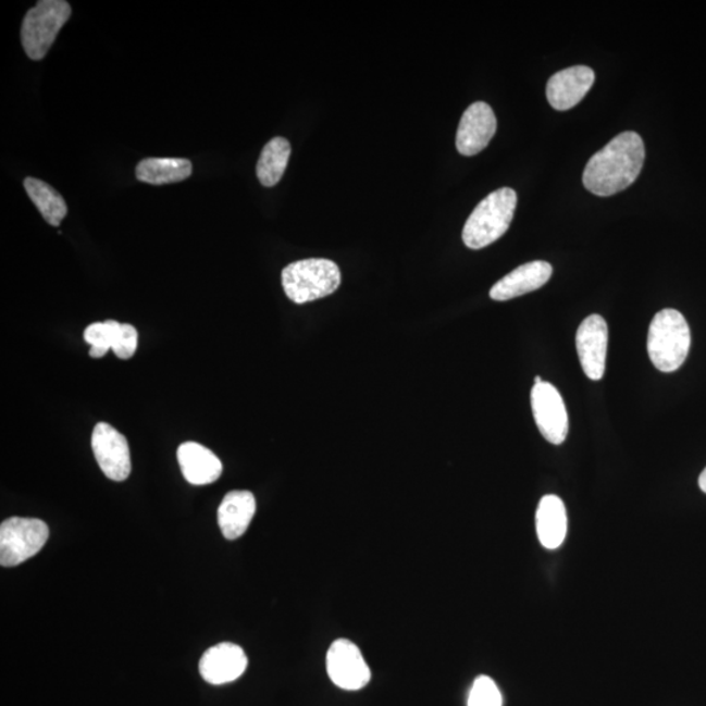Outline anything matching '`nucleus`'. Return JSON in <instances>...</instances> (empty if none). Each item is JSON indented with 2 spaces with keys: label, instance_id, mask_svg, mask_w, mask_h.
Segmentation results:
<instances>
[{
  "label": "nucleus",
  "instance_id": "3",
  "mask_svg": "<svg viewBox=\"0 0 706 706\" xmlns=\"http://www.w3.org/2000/svg\"><path fill=\"white\" fill-rule=\"evenodd\" d=\"M517 206V194L510 187H503L472 211L462 232L463 243L472 250L487 248L509 230Z\"/></svg>",
  "mask_w": 706,
  "mask_h": 706
},
{
  "label": "nucleus",
  "instance_id": "9",
  "mask_svg": "<svg viewBox=\"0 0 706 706\" xmlns=\"http://www.w3.org/2000/svg\"><path fill=\"white\" fill-rule=\"evenodd\" d=\"M92 450L103 474L123 482L132 474V456L125 436L108 423H99L92 433Z\"/></svg>",
  "mask_w": 706,
  "mask_h": 706
},
{
  "label": "nucleus",
  "instance_id": "11",
  "mask_svg": "<svg viewBox=\"0 0 706 706\" xmlns=\"http://www.w3.org/2000/svg\"><path fill=\"white\" fill-rule=\"evenodd\" d=\"M497 128L494 110L488 103L479 101L472 103L462 115L459 123L456 146L463 157H475L490 145Z\"/></svg>",
  "mask_w": 706,
  "mask_h": 706
},
{
  "label": "nucleus",
  "instance_id": "5",
  "mask_svg": "<svg viewBox=\"0 0 706 706\" xmlns=\"http://www.w3.org/2000/svg\"><path fill=\"white\" fill-rule=\"evenodd\" d=\"M71 12V5L64 0H41L27 12L22 25V44L32 61H41L49 53Z\"/></svg>",
  "mask_w": 706,
  "mask_h": 706
},
{
  "label": "nucleus",
  "instance_id": "23",
  "mask_svg": "<svg viewBox=\"0 0 706 706\" xmlns=\"http://www.w3.org/2000/svg\"><path fill=\"white\" fill-rule=\"evenodd\" d=\"M138 347V332L133 325L122 323L119 334L113 343V352L122 360L132 359Z\"/></svg>",
  "mask_w": 706,
  "mask_h": 706
},
{
  "label": "nucleus",
  "instance_id": "20",
  "mask_svg": "<svg viewBox=\"0 0 706 706\" xmlns=\"http://www.w3.org/2000/svg\"><path fill=\"white\" fill-rule=\"evenodd\" d=\"M289 158V141L281 138V136L271 139L264 146L257 164V176L261 181V184L265 187H272L278 184V181L282 179L284 172L287 170Z\"/></svg>",
  "mask_w": 706,
  "mask_h": 706
},
{
  "label": "nucleus",
  "instance_id": "4",
  "mask_svg": "<svg viewBox=\"0 0 706 706\" xmlns=\"http://www.w3.org/2000/svg\"><path fill=\"white\" fill-rule=\"evenodd\" d=\"M340 283L338 264L325 258L302 259L288 264L282 272L284 293L300 306L333 295Z\"/></svg>",
  "mask_w": 706,
  "mask_h": 706
},
{
  "label": "nucleus",
  "instance_id": "25",
  "mask_svg": "<svg viewBox=\"0 0 706 706\" xmlns=\"http://www.w3.org/2000/svg\"><path fill=\"white\" fill-rule=\"evenodd\" d=\"M541 382H542V379L540 377V375H536V377H535V384H541Z\"/></svg>",
  "mask_w": 706,
  "mask_h": 706
},
{
  "label": "nucleus",
  "instance_id": "13",
  "mask_svg": "<svg viewBox=\"0 0 706 706\" xmlns=\"http://www.w3.org/2000/svg\"><path fill=\"white\" fill-rule=\"evenodd\" d=\"M595 74L591 67H569L550 76L547 83V99L556 110H569L578 106L593 87Z\"/></svg>",
  "mask_w": 706,
  "mask_h": 706
},
{
  "label": "nucleus",
  "instance_id": "8",
  "mask_svg": "<svg viewBox=\"0 0 706 706\" xmlns=\"http://www.w3.org/2000/svg\"><path fill=\"white\" fill-rule=\"evenodd\" d=\"M326 667L332 682L346 691L364 689L372 677L359 647L345 639L336 640L330 646Z\"/></svg>",
  "mask_w": 706,
  "mask_h": 706
},
{
  "label": "nucleus",
  "instance_id": "6",
  "mask_svg": "<svg viewBox=\"0 0 706 706\" xmlns=\"http://www.w3.org/2000/svg\"><path fill=\"white\" fill-rule=\"evenodd\" d=\"M49 537L48 524L36 518L12 517L0 527V563L16 567L34 557Z\"/></svg>",
  "mask_w": 706,
  "mask_h": 706
},
{
  "label": "nucleus",
  "instance_id": "2",
  "mask_svg": "<svg viewBox=\"0 0 706 706\" xmlns=\"http://www.w3.org/2000/svg\"><path fill=\"white\" fill-rule=\"evenodd\" d=\"M691 348V330L684 315L676 309L660 310L647 334V354L653 366L664 373L678 371Z\"/></svg>",
  "mask_w": 706,
  "mask_h": 706
},
{
  "label": "nucleus",
  "instance_id": "1",
  "mask_svg": "<svg viewBox=\"0 0 706 706\" xmlns=\"http://www.w3.org/2000/svg\"><path fill=\"white\" fill-rule=\"evenodd\" d=\"M645 146L637 133L624 132L589 160L582 183L598 197H611L630 187L640 176Z\"/></svg>",
  "mask_w": 706,
  "mask_h": 706
},
{
  "label": "nucleus",
  "instance_id": "18",
  "mask_svg": "<svg viewBox=\"0 0 706 706\" xmlns=\"http://www.w3.org/2000/svg\"><path fill=\"white\" fill-rule=\"evenodd\" d=\"M191 161L187 159L150 158L136 166V178L150 185L181 183L191 176Z\"/></svg>",
  "mask_w": 706,
  "mask_h": 706
},
{
  "label": "nucleus",
  "instance_id": "22",
  "mask_svg": "<svg viewBox=\"0 0 706 706\" xmlns=\"http://www.w3.org/2000/svg\"><path fill=\"white\" fill-rule=\"evenodd\" d=\"M469 706H503V696L490 677H478L469 696Z\"/></svg>",
  "mask_w": 706,
  "mask_h": 706
},
{
  "label": "nucleus",
  "instance_id": "12",
  "mask_svg": "<svg viewBox=\"0 0 706 706\" xmlns=\"http://www.w3.org/2000/svg\"><path fill=\"white\" fill-rule=\"evenodd\" d=\"M248 667L243 647L236 644L223 643L210 647L199 662L200 676L207 683L222 685L235 682Z\"/></svg>",
  "mask_w": 706,
  "mask_h": 706
},
{
  "label": "nucleus",
  "instance_id": "16",
  "mask_svg": "<svg viewBox=\"0 0 706 706\" xmlns=\"http://www.w3.org/2000/svg\"><path fill=\"white\" fill-rule=\"evenodd\" d=\"M181 471L194 485L215 483L223 472V465L210 449L198 443H185L177 450Z\"/></svg>",
  "mask_w": 706,
  "mask_h": 706
},
{
  "label": "nucleus",
  "instance_id": "14",
  "mask_svg": "<svg viewBox=\"0 0 706 706\" xmlns=\"http://www.w3.org/2000/svg\"><path fill=\"white\" fill-rule=\"evenodd\" d=\"M553 265L544 261H534L520 265L504 276L490 290L492 300L508 301L540 289L553 275Z\"/></svg>",
  "mask_w": 706,
  "mask_h": 706
},
{
  "label": "nucleus",
  "instance_id": "15",
  "mask_svg": "<svg viewBox=\"0 0 706 706\" xmlns=\"http://www.w3.org/2000/svg\"><path fill=\"white\" fill-rule=\"evenodd\" d=\"M257 503L249 491H231L218 509V523L226 540L235 541L244 535L255 517Z\"/></svg>",
  "mask_w": 706,
  "mask_h": 706
},
{
  "label": "nucleus",
  "instance_id": "19",
  "mask_svg": "<svg viewBox=\"0 0 706 706\" xmlns=\"http://www.w3.org/2000/svg\"><path fill=\"white\" fill-rule=\"evenodd\" d=\"M24 187L32 202L41 212L45 222L51 226H60L69 212L66 200L63 199L61 194L49 184L34 177L25 178Z\"/></svg>",
  "mask_w": 706,
  "mask_h": 706
},
{
  "label": "nucleus",
  "instance_id": "7",
  "mask_svg": "<svg viewBox=\"0 0 706 706\" xmlns=\"http://www.w3.org/2000/svg\"><path fill=\"white\" fill-rule=\"evenodd\" d=\"M531 408L537 430L548 443L560 445L566 442L569 420L566 405L559 391L549 382L542 381L531 391Z\"/></svg>",
  "mask_w": 706,
  "mask_h": 706
},
{
  "label": "nucleus",
  "instance_id": "10",
  "mask_svg": "<svg viewBox=\"0 0 706 706\" xmlns=\"http://www.w3.org/2000/svg\"><path fill=\"white\" fill-rule=\"evenodd\" d=\"M608 327L604 317L589 315L582 321L575 347H578L582 371L593 381L604 379L606 371Z\"/></svg>",
  "mask_w": 706,
  "mask_h": 706
},
{
  "label": "nucleus",
  "instance_id": "21",
  "mask_svg": "<svg viewBox=\"0 0 706 706\" xmlns=\"http://www.w3.org/2000/svg\"><path fill=\"white\" fill-rule=\"evenodd\" d=\"M122 323L114 320L96 322L89 325L84 332V339L90 346L89 356L94 359L103 358L112 349L113 343L119 334Z\"/></svg>",
  "mask_w": 706,
  "mask_h": 706
},
{
  "label": "nucleus",
  "instance_id": "24",
  "mask_svg": "<svg viewBox=\"0 0 706 706\" xmlns=\"http://www.w3.org/2000/svg\"><path fill=\"white\" fill-rule=\"evenodd\" d=\"M698 485H699V488H702V491L704 492V494H706V468L702 472V475H699V478H698Z\"/></svg>",
  "mask_w": 706,
  "mask_h": 706
},
{
  "label": "nucleus",
  "instance_id": "17",
  "mask_svg": "<svg viewBox=\"0 0 706 706\" xmlns=\"http://www.w3.org/2000/svg\"><path fill=\"white\" fill-rule=\"evenodd\" d=\"M568 518L566 505L560 497H542L536 509V534L543 547L555 549L566 540Z\"/></svg>",
  "mask_w": 706,
  "mask_h": 706
}]
</instances>
